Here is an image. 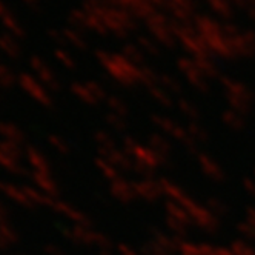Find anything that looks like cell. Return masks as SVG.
I'll return each mask as SVG.
<instances>
[{
	"label": "cell",
	"instance_id": "cell-3",
	"mask_svg": "<svg viewBox=\"0 0 255 255\" xmlns=\"http://www.w3.org/2000/svg\"><path fill=\"white\" fill-rule=\"evenodd\" d=\"M26 3H34V0H25Z\"/></svg>",
	"mask_w": 255,
	"mask_h": 255
},
{
	"label": "cell",
	"instance_id": "cell-2",
	"mask_svg": "<svg viewBox=\"0 0 255 255\" xmlns=\"http://www.w3.org/2000/svg\"><path fill=\"white\" fill-rule=\"evenodd\" d=\"M14 80L12 72L8 69V66L0 65V85H11Z\"/></svg>",
	"mask_w": 255,
	"mask_h": 255
},
{
	"label": "cell",
	"instance_id": "cell-1",
	"mask_svg": "<svg viewBox=\"0 0 255 255\" xmlns=\"http://www.w3.org/2000/svg\"><path fill=\"white\" fill-rule=\"evenodd\" d=\"M0 49H2L8 57H19L20 56V46L15 42L11 34L0 35Z\"/></svg>",
	"mask_w": 255,
	"mask_h": 255
}]
</instances>
